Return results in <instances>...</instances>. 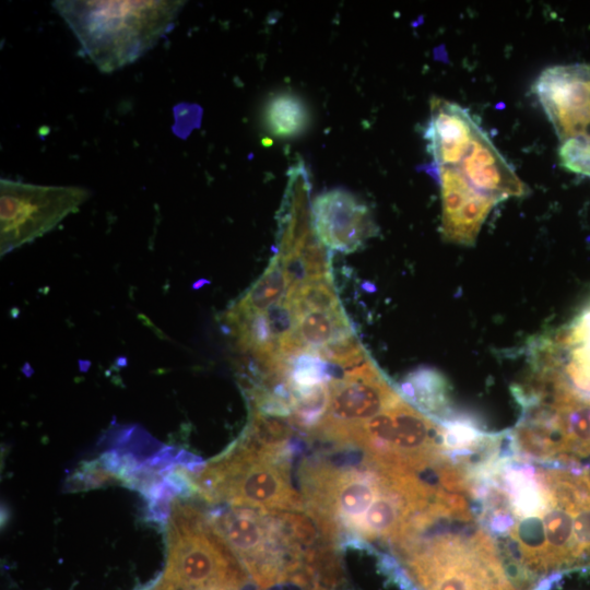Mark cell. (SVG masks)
Wrapping results in <instances>:
<instances>
[{
  "mask_svg": "<svg viewBox=\"0 0 590 590\" xmlns=\"http://www.w3.org/2000/svg\"><path fill=\"white\" fill-rule=\"evenodd\" d=\"M401 396L417 410L436 421L452 416L448 384L430 368L410 373L400 385Z\"/></svg>",
  "mask_w": 590,
  "mask_h": 590,
  "instance_id": "obj_12",
  "label": "cell"
},
{
  "mask_svg": "<svg viewBox=\"0 0 590 590\" xmlns=\"http://www.w3.org/2000/svg\"><path fill=\"white\" fill-rule=\"evenodd\" d=\"M420 590H516L470 508L434 503L393 545Z\"/></svg>",
  "mask_w": 590,
  "mask_h": 590,
  "instance_id": "obj_1",
  "label": "cell"
},
{
  "mask_svg": "<svg viewBox=\"0 0 590 590\" xmlns=\"http://www.w3.org/2000/svg\"><path fill=\"white\" fill-rule=\"evenodd\" d=\"M349 445L380 464L416 474L447 459L442 424L403 397L353 430Z\"/></svg>",
  "mask_w": 590,
  "mask_h": 590,
  "instance_id": "obj_5",
  "label": "cell"
},
{
  "mask_svg": "<svg viewBox=\"0 0 590 590\" xmlns=\"http://www.w3.org/2000/svg\"><path fill=\"white\" fill-rule=\"evenodd\" d=\"M90 191L74 186H43L1 178V256L54 229L88 199Z\"/></svg>",
  "mask_w": 590,
  "mask_h": 590,
  "instance_id": "obj_6",
  "label": "cell"
},
{
  "mask_svg": "<svg viewBox=\"0 0 590 590\" xmlns=\"http://www.w3.org/2000/svg\"><path fill=\"white\" fill-rule=\"evenodd\" d=\"M353 333L343 308L330 311L314 310L297 318L290 345L295 354L304 351L317 352Z\"/></svg>",
  "mask_w": 590,
  "mask_h": 590,
  "instance_id": "obj_11",
  "label": "cell"
},
{
  "mask_svg": "<svg viewBox=\"0 0 590 590\" xmlns=\"http://www.w3.org/2000/svg\"><path fill=\"white\" fill-rule=\"evenodd\" d=\"M241 582L239 565L211 521L191 506L175 505L162 590H237Z\"/></svg>",
  "mask_w": 590,
  "mask_h": 590,
  "instance_id": "obj_4",
  "label": "cell"
},
{
  "mask_svg": "<svg viewBox=\"0 0 590 590\" xmlns=\"http://www.w3.org/2000/svg\"><path fill=\"white\" fill-rule=\"evenodd\" d=\"M185 1H54L85 56L105 73L128 66L168 33Z\"/></svg>",
  "mask_w": 590,
  "mask_h": 590,
  "instance_id": "obj_2",
  "label": "cell"
},
{
  "mask_svg": "<svg viewBox=\"0 0 590 590\" xmlns=\"http://www.w3.org/2000/svg\"><path fill=\"white\" fill-rule=\"evenodd\" d=\"M287 291V279L281 259L275 253L262 275L225 314L248 316L264 312L280 303Z\"/></svg>",
  "mask_w": 590,
  "mask_h": 590,
  "instance_id": "obj_13",
  "label": "cell"
},
{
  "mask_svg": "<svg viewBox=\"0 0 590 590\" xmlns=\"http://www.w3.org/2000/svg\"><path fill=\"white\" fill-rule=\"evenodd\" d=\"M427 169L440 187L445 238L455 244L472 245L487 215L502 200L477 190L451 167L428 166Z\"/></svg>",
  "mask_w": 590,
  "mask_h": 590,
  "instance_id": "obj_10",
  "label": "cell"
},
{
  "mask_svg": "<svg viewBox=\"0 0 590 590\" xmlns=\"http://www.w3.org/2000/svg\"><path fill=\"white\" fill-rule=\"evenodd\" d=\"M539 101L560 142H590V66L545 69L534 85Z\"/></svg>",
  "mask_w": 590,
  "mask_h": 590,
  "instance_id": "obj_8",
  "label": "cell"
},
{
  "mask_svg": "<svg viewBox=\"0 0 590 590\" xmlns=\"http://www.w3.org/2000/svg\"><path fill=\"white\" fill-rule=\"evenodd\" d=\"M263 118L272 135L292 138L305 131L310 116L302 98L290 92H281L269 98Z\"/></svg>",
  "mask_w": 590,
  "mask_h": 590,
  "instance_id": "obj_14",
  "label": "cell"
},
{
  "mask_svg": "<svg viewBox=\"0 0 590 590\" xmlns=\"http://www.w3.org/2000/svg\"><path fill=\"white\" fill-rule=\"evenodd\" d=\"M370 358L344 370L330 384L324 417L315 434L345 445L357 427L401 398Z\"/></svg>",
  "mask_w": 590,
  "mask_h": 590,
  "instance_id": "obj_7",
  "label": "cell"
},
{
  "mask_svg": "<svg viewBox=\"0 0 590 590\" xmlns=\"http://www.w3.org/2000/svg\"><path fill=\"white\" fill-rule=\"evenodd\" d=\"M310 206L315 233L330 250L353 252L376 232L367 205L344 189L322 192Z\"/></svg>",
  "mask_w": 590,
  "mask_h": 590,
  "instance_id": "obj_9",
  "label": "cell"
},
{
  "mask_svg": "<svg viewBox=\"0 0 590 590\" xmlns=\"http://www.w3.org/2000/svg\"><path fill=\"white\" fill-rule=\"evenodd\" d=\"M560 143L558 156L562 166L590 177V142L570 139Z\"/></svg>",
  "mask_w": 590,
  "mask_h": 590,
  "instance_id": "obj_16",
  "label": "cell"
},
{
  "mask_svg": "<svg viewBox=\"0 0 590 590\" xmlns=\"http://www.w3.org/2000/svg\"><path fill=\"white\" fill-rule=\"evenodd\" d=\"M286 298L297 318L308 311H330L342 308L332 279L312 281L288 290Z\"/></svg>",
  "mask_w": 590,
  "mask_h": 590,
  "instance_id": "obj_15",
  "label": "cell"
},
{
  "mask_svg": "<svg viewBox=\"0 0 590 590\" xmlns=\"http://www.w3.org/2000/svg\"><path fill=\"white\" fill-rule=\"evenodd\" d=\"M292 445L267 444L249 430L222 459L198 476L197 487L208 499L235 507L271 511H306L290 480Z\"/></svg>",
  "mask_w": 590,
  "mask_h": 590,
  "instance_id": "obj_3",
  "label": "cell"
}]
</instances>
